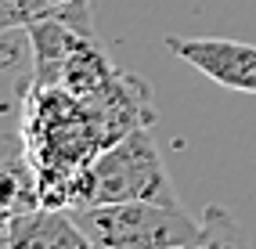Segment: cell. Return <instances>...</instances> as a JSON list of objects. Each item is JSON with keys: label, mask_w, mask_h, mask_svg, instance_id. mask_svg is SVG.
Segmentation results:
<instances>
[{"label": "cell", "mask_w": 256, "mask_h": 249, "mask_svg": "<svg viewBox=\"0 0 256 249\" xmlns=\"http://www.w3.org/2000/svg\"><path fill=\"white\" fill-rule=\"evenodd\" d=\"M105 202H162V206H180L174 192L162 156L152 141L148 126L130 130L116 144L101 152L83 166L76 177L65 184V206L83 210V206H105Z\"/></svg>", "instance_id": "obj_1"}, {"label": "cell", "mask_w": 256, "mask_h": 249, "mask_svg": "<svg viewBox=\"0 0 256 249\" xmlns=\"http://www.w3.org/2000/svg\"><path fill=\"white\" fill-rule=\"evenodd\" d=\"M72 213L98 249H180L202 228L180 206L162 202H105Z\"/></svg>", "instance_id": "obj_2"}, {"label": "cell", "mask_w": 256, "mask_h": 249, "mask_svg": "<svg viewBox=\"0 0 256 249\" xmlns=\"http://www.w3.org/2000/svg\"><path fill=\"white\" fill-rule=\"evenodd\" d=\"M80 112H83V123H87L98 148H108L119 138H126L130 130H141L148 123H156L152 90L134 72H116L98 94L83 98Z\"/></svg>", "instance_id": "obj_3"}, {"label": "cell", "mask_w": 256, "mask_h": 249, "mask_svg": "<svg viewBox=\"0 0 256 249\" xmlns=\"http://www.w3.org/2000/svg\"><path fill=\"white\" fill-rule=\"evenodd\" d=\"M166 47L180 62L195 65L202 76L238 94H256V47L242 40H224V36H192L177 40L166 36Z\"/></svg>", "instance_id": "obj_4"}, {"label": "cell", "mask_w": 256, "mask_h": 249, "mask_svg": "<svg viewBox=\"0 0 256 249\" xmlns=\"http://www.w3.org/2000/svg\"><path fill=\"white\" fill-rule=\"evenodd\" d=\"M4 249H98L69 206H32L0 228Z\"/></svg>", "instance_id": "obj_5"}, {"label": "cell", "mask_w": 256, "mask_h": 249, "mask_svg": "<svg viewBox=\"0 0 256 249\" xmlns=\"http://www.w3.org/2000/svg\"><path fill=\"white\" fill-rule=\"evenodd\" d=\"M32 206H40V180L29 152L14 134H0V228Z\"/></svg>", "instance_id": "obj_6"}, {"label": "cell", "mask_w": 256, "mask_h": 249, "mask_svg": "<svg viewBox=\"0 0 256 249\" xmlns=\"http://www.w3.org/2000/svg\"><path fill=\"white\" fill-rule=\"evenodd\" d=\"M116 72H119V69L108 62L105 47L98 44L94 32H87V36L76 44V51L69 54V62H65L62 80H58V90H65V94H72L76 102H83V98L98 94Z\"/></svg>", "instance_id": "obj_7"}, {"label": "cell", "mask_w": 256, "mask_h": 249, "mask_svg": "<svg viewBox=\"0 0 256 249\" xmlns=\"http://www.w3.org/2000/svg\"><path fill=\"white\" fill-rule=\"evenodd\" d=\"M180 249H252V242H249V231L224 206H206L198 235Z\"/></svg>", "instance_id": "obj_8"}, {"label": "cell", "mask_w": 256, "mask_h": 249, "mask_svg": "<svg viewBox=\"0 0 256 249\" xmlns=\"http://www.w3.org/2000/svg\"><path fill=\"white\" fill-rule=\"evenodd\" d=\"M47 18H54V8L47 0H0V36L14 29H29Z\"/></svg>", "instance_id": "obj_9"}, {"label": "cell", "mask_w": 256, "mask_h": 249, "mask_svg": "<svg viewBox=\"0 0 256 249\" xmlns=\"http://www.w3.org/2000/svg\"><path fill=\"white\" fill-rule=\"evenodd\" d=\"M54 8V18H65L80 29H90L94 32V14H90V0H47Z\"/></svg>", "instance_id": "obj_10"}, {"label": "cell", "mask_w": 256, "mask_h": 249, "mask_svg": "<svg viewBox=\"0 0 256 249\" xmlns=\"http://www.w3.org/2000/svg\"><path fill=\"white\" fill-rule=\"evenodd\" d=\"M0 249H4V246H0Z\"/></svg>", "instance_id": "obj_11"}]
</instances>
